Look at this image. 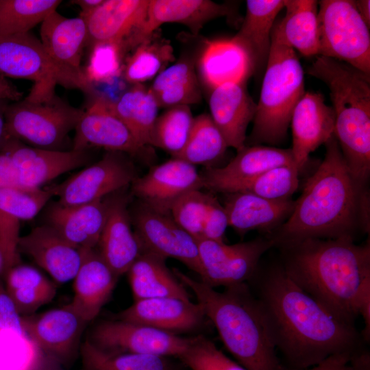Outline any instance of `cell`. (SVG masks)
Wrapping results in <instances>:
<instances>
[{"mask_svg": "<svg viewBox=\"0 0 370 370\" xmlns=\"http://www.w3.org/2000/svg\"><path fill=\"white\" fill-rule=\"evenodd\" d=\"M257 283V296L277 350L304 370L337 354L357 352L362 339L355 324L334 314L301 288L280 264Z\"/></svg>", "mask_w": 370, "mask_h": 370, "instance_id": "1", "label": "cell"}, {"mask_svg": "<svg viewBox=\"0 0 370 370\" xmlns=\"http://www.w3.org/2000/svg\"><path fill=\"white\" fill-rule=\"evenodd\" d=\"M293 212L269 234L280 248L308 238H351L369 230V194L353 180L334 135Z\"/></svg>", "mask_w": 370, "mask_h": 370, "instance_id": "2", "label": "cell"}, {"mask_svg": "<svg viewBox=\"0 0 370 370\" xmlns=\"http://www.w3.org/2000/svg\"><path fill=\"white\" fill-rule=\"evenodd\" d=\"M285 273L340 318L354 323L360 289L370 279V244L351 238H308L281 247Z\"/></svg>", "mask_w": 370, "mask_h": 370, "instance_id": "3", "label": "cell"}, {"mask_svg": "<svg viewBox=\"0 0 370 370\" xmlns=\"http://www.w3.org/2000/svg\"><path fill=\"white\" fill-rule=\"evenodd\" d=\"M173 272L194 293L238 364L247 370H287L278 356L262 307L247 283L220 292L177 269Z\"/></svg>", "mask_w": 370, "mask_h": 370, "instance_id": "4", "label": "cell"}, {"mask_svg": "<svg viewBox=\"0 0 370 370\" xmlns=\"http://www.w3.org/2000/svg\"><path fill=\"white\" fill-rule=\"evenodd\" d=\"M308 73L328 88L335 114L334 136L345 160L370 158V75L343 62L317 56Z\"/></svg>", "mask_w": 370, "mask_h": 370, "instance_id": "5", "label": "cell"}, {"mask_svg": "<svg viewBox=\"0 0 370 370\" xmlns=\"http://www.w3.org/2000/svg\"><path fill=\"white\" fill-rule=\"evenodd\" d=\"M305 91L302 66L277 21L271 33L254 125L246 145H274L284 140L293 111Z\"/></svg>", "mask_w": 370, "mask_h": 370, "instance_id": "6", "label": "cell"}, {"mask_svg": "<svg viewBox=\"0 0 370 370\" xmlns=\"http://www.w3.org/2000/svg\"><path fill=\"white\" fill-rule=\"evenodd\" d=\"M83 111L56 95L42 102L24 99L6 108L8 133L10 138L33 147L67 151L69 135L75 130Z\"/></svg>", "mask_w": 370, "mask_h": 370, "instance_id": "7", "label": "cell"}, {"mask_svg": "<svg viewBox=\"0 0 370 370\" xmlns=\"http://www.w3.org/2000/svg\"><path fill=\"white\" fill-rule=\"evenodd\" d=\"M319 53L370 75L369 27L354 1H318Z\"/></svg>", "mask_w": 370, "mask_h": 370, "instance_id": "8", "label": "cell"}, {"mask_svg": "<svg viewBox=\"0 0 370 370\" xmlns=\"http://www.w3.org/2000/svg\"><path fill=\"white\" fill-rule=\"evenodd\" d=\"M40 34V42L54 69L58 84L92 94V85L86 80L81 66L88 38L85 20L79 16L68 18L56 10L42 21Z\"/></svg>", "mask_w": 370, "mask_h": 370, "instance_id": "9", "label": "cell"}, {"mask_svg": "<svg viewBox=\"0 0 370 370\" xmlns=\"http://www.w3.org/2000/svg\"><path fill=\"white\" fill-rule=\"evenodd\" d=\"M197 241L201 280L212 288L247 283L258 272L263 254L274 247L269 236L232 245L206 238Z\"/></svg>", "mask_w": 370, "mask_h": 370, "instance_id": "10", "label": "cell"}, {"mask_svg": "<svg viewBox=\"0 0 370 370\" xmlns=\"http://www.w3.org/2000/svg\"><path fill=\"white\" fill-rule=\"evenodd\" d=\"M129 211L142 252L176 259L201 275L197 241L174 221L170 212L140 201Z\"/></svg>", "mask_w": 370, "mask_h": 370, "instance_id": "11", "label": "cell"}, {"mask_svg": "<svg viewBox=\"0 0 370 370\" xmlns=\"http://www.w3.org/2000/svg\"><path fill=\"white\" fill-rule=\"evenodd\" d=\"M192 338L147 325L118 319L103 321L92 330L90 339L97 348L110 353H130L179 358Z\"/></svg>", "mask_w": 370, "mask_h": 370, "instance_id": "12", "label": "cell"}, {"mask_svg": "<svg viewBox=\"0 0 370 370\" xmlns=\"http://www.w3.org/2000/svg\"><path fill=\"white\" fill-rule=\"evenodd\" d=\"M0 75L32 81L34 85L25 98L32 102L50 99L58 84L40 40L30 32L0 36Z\"/></svg>", "mask_w": 370, "mask_h": 370, "instance_id": "13", "label": "cell"}, {"mask_svg": "<svg viewBox=\"0 0 370 370\" xmlns=\"http://www.w3.org/2000/svg\"><path fill=\"white\" fill-rule=\"evenodd\" d=\"M125 153L108 151L95 163L56 185L58 203L77 206L103 199L132 184L136 169Z\"/></svg>", "mask_w": 370, "mask_h": 370, "instance_id": "14", "label": "cell"}, {"mask_svg": "<svg viewBox=\"0 0 370 370\" xmlns=\"http://www.w3.org/2000/svg\"><path fill=\"white\" fill-rule=\"evenodd\" d=\"M72 149L88 150L93 147L141 156L142 146L115 114L112 101L97 96L83 113L75 128Z\"/></svg>", "mask_w": 370, "mask_h": 370, "instance_id": "15", "label": "cell"}, {"mask_svg": "<svg viewBox=\"0 0 370 370\" xmlns=\"http://www.w3.org/2000/svg\"><path fill=\"white\" fill-rule=\"evenodd\" d=\"M1 152L10 157L18 186L39 188L60 175L88 164V150H49L26 145L10 138Z\"/></svg>", "mask_w": 370, "mask_h": 370, "instance_id": "16", "label": "cell"}, {"mask_svg": "<svg viewBox=\"0 0 370 370\" xmlns=\"http://www.w3.org/2000/svg\"><path fill=\"white\" fill-rule=\"evenodd\" d=\"M234 8L210 0H149L143 25L125 42L127 52L151 36L163 24L176 23L195 34L208 21L221 16L232 17Z\"/></svg>", "mask_w": 370, "mask_h": 370, "instance_id": "17", "label": "cell"}, {"mask_svg": "<svg viewBox=\"0 0 370 370\" xmlns=\"http://www.w3.org/2000/svg\"><path fill=\"white\" fill-rule=\"evenodd\" d=\"M131 184L140 201L166 212L185 193L204 188L201 173L195 166L174 158L152 166Z\"/></svg>", "mask_w": 370, "mask_h": 370, "instance_id": "18", "label": "cell"}, {"mask_svg": "<svg viewBox=\"0 0 370 370\" xmlns=\"http://www.w3.org/2000/svg\"><path fill=\"white\" fill-rule=\"evenodd\" d=\"M22 320L25 334L38 349L61 364L75 356L88 323L69 304Z\"/></svg>", "mask_w": 370, "mask_h": 370, "instance_id": "19", "label": "cell"}, {"mask_svg": "<svg viewBox=\"0 0 370 370\" xmlns=\"http://www.w3.org/2000/svg\"><path fill=\"white\" fill-rule=\"evenodd\" d=\"M293 147L291 149L299 171L310 154L334 135L335 114L319 92L305 91L291 119Z\"/></svg>", "mask_w": 370, "mask_h": 370, "instance_id": "20", "label": "cell"}, {"mask_svg": "<svg viewBox=\"0 0 370 370\" xmlns=\"http://www.w3.org/2000/svg\"><path fill=\"white\" fill-rule=\"evenodd\" d=\"M295 164L291 149L245 145L223 167H208L201 173L203 186L210 190L228 193L234 186L272 168Z\"/></svg>", "mask_w": 370, "mask_h": 370, "instance_id": "21", "label": "cell"}, {"mask_svg": "<svg viewBox=\"0 0 370 370\" xmlns=\"http://www.w3.org/2000/svg\"><path fill=\"white\" fill-rule=\"evenodd\" d=\"M205 314L200 305L177 297H162L134 301L114 319L136 323L178 334L196 330Z\"/></svg>", "mask_w": 370, "mask_h": 370, "instance_id": "22", "label": "cell"}, {"mask_svg": "<svg viewBox=\"0 0 370 370\" xmlns=\"http://www.w3.org/2000/svg\"><path fill=\"white\" fill-rule=\"evenodd\" d=\"M246 83L223 84L212 90L209 97L211 119L227 147L236 151L246 145L247 129L256 111V103L249 95Z\"/></svg>", "mask_w": 370, "mask_h": 370, "instance_id": "23", "label": "cell"}, {"mask_svg": "<svg viewBox=\"0 0 370 370\" xmlns=\"http://www.w3.org/2000/svg\"><path fill=\"white\" fill-rule=\"evenodd\" d=\"M111 196L82 205L58 202L49 209L47 225L66 241L81 249L97 247L109 212Z\"/></svg>", "mask_w": 370, "mask_h": 370, "instance_id": "24", "label": "cell"}, {"mask_svg": "<svg viewBox=\"0 0 370 370\" xmlns=\"http://www.w3.org/2000/svg\"><path fill=\"white\" fill-rule=\"evenodd\" d=\"M19 250L60 283L74 279L82 260V249L69 243L47 224L21 236Z\"/></svg>", "mask_w": 370, "mask_h": 370, "instance_id": "25", "label": "cell"}, {"mask_svg": "<svg viewBox=\"0 0 370 370\" xmlns=\"http://www.w3.org/2000/svg\"><path fill=\"white\" fill-rule=\"evenodd\" d=\"M128 201L125 195L111 196L108 218L97 245L101 256L118 277L127 273L142 254L132 224Z\"/></svg>", "mask_w": 370, "mask_h": 370, "instance_id": "26", "label": "cell"}, {"mask_svg": "<svg viewBox=\"0 0 370 370\" xmlns=\"http://www.w3.org/2000/svg\"><path fill=\"white\" fill-rule=\"evenodd\" d=\"M223 194L228 226L241 236L251 230L271 234L288 219L295 206L291 198L273 200L244 192Z\"/></svg>", "mask_w": 370, "mask_h": 370, "instance_id": "27", "label": "cell"}, {"mask_svg": "<svg viewBox=\"0 0 370 370\" xmlns=\"http://www.w3.org/2000/svg\"><path fill=\"white\" fill-rule=\"evenodd\" d=\"M82 251V263L73 279V297L69 306L88 323L109 299L119 277L103 260L97 247Z\"/></svg>", "mask_w": 370, "mask_h": 370, "instance_id": "28", "label": "cell"}, {"mask_svg": "<svg viewBox=\"0 0 370 370\" xmlns=\"http://www.w3.org/2000/svg\"><path fill=\"white\" fill-rule=\"evenodd\" d=\"M246 5L241 28L232 38L246 53L253 75L259 77L267 66L272 30L284 0H248Z\"/></svg>", "mask_w": 370, "mask_h": 370, "instance_id": "29", "label": "cell"}, {"mask_svg": "<svg viewBox=\"0 0 370 370\" xmlns=\"http://www.w3.org/2000/svg\"><path fill=\"white\" fill-rule=\"evenodd\" d=\"M149 0H104L86 18V47L106 41L125 42L145 20ZM125 46V45H124Z\"/></svg>", "mask_w": 370, "mask_h": 370, "instance_id": "30", "label": "cell"}, {"mask_svg": "<svg viewBox=\"0 0 370 370\" xmlns=\"http://www.w3.org/2000/svg\"><path fill=\"white\" fill-rule=\"evenodd\" d=\"M201 80L210 91L229 82H247L253 75L249 59L232 38L206 40L200 53Z\"/></svg>", "mask_w": 370, "mask_h": 370, "instance_id": "31", "label": "cell"}, {"mask_svg": "<svg viewBox=\"0 0 370 370\" xmlns=\"http://www.w3.org/2000/svg\"><path fill=\"white\" fill-rule=\"evenodd\" d=\"M165 261L159 256L143 251L133 263L127 273L134 301L162 297L190 300L185 286Z\"/></svg>", "mask_w": 370, "mask_h": 370, "instance_id": "32", "label": "cell"}, {"mask_svg": "<svg viewBox=\"0 0 370 370\" xmlns=\"http://www.w3.org/2000/svg\"><path fill=\"white\" fill-rule=\"evenodd\" d=\"M284 8L285 15L279 23L287 43L304 56H319L318 1L284 0Z\"/></svg>", "mask_w": 370, "mask_h": 370, "instance_id": "33", "label": "cell"}, {"mask_svg": "<svg viewBox=\"0 0 370 370\" xmlns=\"http://www.w3.org/2000/svg\"><path fill=\"white\" fill-rule=\"evenodd\" d=\"M159 108L189 106L198 103L201 92L193 64L178 62L163 70L149 88Z\"/></svg>", "mask_w": 370, "mask_h": 370, "instance_id": "34", "label": "cell"}, {"mask_svg": "<svg viewBox=\"0 0 370 370\" xmlns=\"http://www.w3.org/2000/svg\"><path fill=\"white\" fill-rule=\"evenodd\" d=\"M115 114L126 125L143 147L150 145L151 134L160 108L149 88L134 84L116 101H112Z\"/></svg>", "mask_w": 370, "mask_h": 370, "instance_id": "35", "label": "cell"}, {"mask_svg": "<svg viewBox=\"0 0 370 370\" xmlns=\"http://www.w3.org/2000/svg\"><path fill=\"white\" fill-rule=\"evenodd\" d=\"M123 65L125 79L140 84L156 77L175 60L174 49L169 40L154 32L138 45Z\"/></svg>", "mask_w": 370, "mask_h": 370, "instance_id": "36", "label": "cell"}, {"mask_svg": "<svg viewBox=\"0 0 370 370\" xmlns=\"http://www.w3.org/2000/svg\"><path fill=\"white\" fill-rule=\"evenodd\" d=\"M227 145L209 114L194 117L188 138L173 158L193 165L210 166L225 153Z\"/></svg>", "mask_w": 370, "mask_h": 370, "instance_id": "37", "label": "cell"}, {"mask_svg": "<svg viewBox=\"0 0 370 370\" xmlns=\"http://www.w3.org/2000/svg\"><path fill=\"white\" fill-rule=\"evenodd\" d=\"M82 370H175L168 358L104 352L86 340L81 347Z\"/></svg>", "mask_w": 370, "mask_h": 370, "instance_id": "38", "label": "cell"}, {"mask_svg": "<svg viewBox=\"0 0 370 370\" xmlns=\"http://www.w3.org/2000/svg\"><path fill=\"white\" fill-rule=\"evenodd\" d=\"M62 3L60 0H0V36L29 32Z\"/></svg>", "mask_w": 370, "mask_h": 370, "instance_id": "39", "label": "cell"}, {"mask_svg": "<svg viewBox=\"0 0 370 370\" xmlns=\"http://www.w3.org/2000/svg\"><path fill=\"white\" fill-rule=\"evenodd\" d=\"M194 117L189 106H177L158 116L154 123L150 145L169 152L173 157L184 147Z\"/></svg>", "mask_w": 370, "mask_h": 370, "instance_id": "40", "label": "cell"}, {"mask_svg": "<svg viewBox=\"0 0 370 370\" xmlns=\"http://www.w3.org/2000/svg\"><path fill=\"white\" fill-rule=\"evenodd\" d=\"M299 172L295 164L276 166L234 186L228 193H249L273 200L288 199L298 187Z\"/></svg>", "mask_w": 370, "mask_h": 370, "instance_id": "41", "label": "cell"}, {"mask_svg": "<svg viewBox=\"0 0 370 370\" xmlns=\"http://www.w3.org/2000/svg\"><path fill=\"white\" fill-rule=\"evenodd\" d=\"M56 186L39 188H0V211L19 221L33 219L56 195Z\"/></svg>", "mask_w": 370, "mask_h": 370, "instance_id": "42", "label": "cell"}, {"mask_svg": "<svg viewBox=\"0 0 370 370\" xmlns=\"http://www.w3.org/2000/svg\"><path fill=\"white\" fill-rule=\"evenodd\" d=\"M126 53L123 42L106 41L90 47L88 62L84 73L88 82L111 83L123 72Z\"/></svg>", "mask_w": 370, "mask_h": 370, "instance_id": "43", "label": "cell"}, {"mask_svg": "<svg viewBox=\"0 0 370 370\" xmlns=\"http://www.w3.org/2000/svg\"><path fill=\"white\" fill-rule=\"evenodd\" d=\"M193 190L180 197L171 206L174 221L197 241L202 238L203 225L212 194Z\"/></svg>", "mask_w": 370, "mask_h": 370, "instance_id": "44", "label": "cell"}, {"mask_svg": "<svg viewBox=\"0 0 370 370\" xmlns=\"http://www.w3.org/2000/svg\"><path fill=\"white\" fill-rule=\"evenodd\" d=\"M179 358L192 370H247L203 335L193 337L190 345Z\"/></svg>", "mask_w": 370, "mask_h": 370, "instance_id": "45", "label": "cell"}, {"mask_svg": "<svg viewBox=\"0 0 370 370\" xmlns=\"http://www.w3.org/2000/svg\"><path fill=\"white\" fill-rule=\"evenodd\" d=\"M20 221L0 211V250L8 272L18 262Z\"/></svg>", "mask_w": 370, "mask_h": 370, "instance_id": "46", "label": "cell"}, {"mask_svg": "<svg viewBox=\"0 0 370 370\" xmlns=\"http://www.w3.org/2000/svg\"><path fill=\"white\" fill-rule=\"evenodd\" d=\"M19 314H30L54 297L56 287L53 284L42 288H20L8 291Z\"/></svg>", "mask_w": 370, "mask_h": 370, "instance_id": "47", "label": "cell"}, {"mask_svg": "<svg viewBox=\"0 0 370 370\" xmlns=\"http://www.w3.org/2000/svg\"><path fill=\"white\" fill-rule=\"evenodd\" d=\"M228 220L225 208L212 195L203 225L202 238L225 242V234Z\"/></svg>", "mask_w": 370, "mask_h": 370, "instance_id": "48", "label": "cell"}, {"mask_svg": "<svg viewBox=\"0 0 370 370\" xmlns=\"http://www.w3.org/2000/svg\"><path fill=\"white\" fill-rule=\"evenodd\" d=\"M7 273L8 291L20 288H42L53 285L38 269L29 265H16Z\"/></svg>", "mask_w": 370, "mask_h": 370, "instance_id": "49", "label": "cell"}, {"mask_svg": "<svg viewBox=\"0 0 370 370\" xmlns=\"http://www.w3.org/2000/svg\"><path fill=\"white\" fill-rule=\"evenodd\" d=\"M5 330L27 335L23 329L22 317L12 299L0 286V331Z\"/></svg>", "mask_w": 370, "mask_h": 370, "instance_id": "50", "label": "cell"}, {"mask_svg": "<svg viewBox=\"0 0 370 370\" xmlns=\"http://www.w3.org/2000/svg\"><path fill=\"white\" fill-rule=\"evenodd\" d=\"M353 354L352 353L334 354L318 365L304 370H349L350 360Z\"/></svg>", "mask_w": 370, "mask_h": 370, "instance_id": "51", "label": "cell"}, {"mask_svg": "<svg viewBox=\"0 0 370 370\" xmlns=\"http://www.w3.org/2000/svg\"><path fill=\"white\" fill-rule=\"evenodd\" d=\"M8 186L19 187L10 157L5 152H0V188Z\"/></svg>", "mask_w": 370, "mask_h": 370, "instance_id": "52", "label": "cell"}, {"mask_svg": "<svg viewBox=\"0 0 370 370\" xmlns=\"http://www.w3.org/2000/svg\"><path fill=\"white\" fill-rule=\"evenodd\" d=\"M23 93L5 77L0 75V101H18Z\"/></svg>", "mask_w": 370, "mask_h": 370, "instance_id": "53", "label": "cell"}, {"mask_svg": "<svg viewBox=\"0 0 370 370\" xmlns=\"http://www.w3.org/2000/svg\"><path fill=\"white\" fill-rule=\"evenodd\" d=\"M349 370H370V356L368 352H356L351 358Z\"/></svg>", "mask_w": 370, "mask_h": 370, "instance_id": "54", "label": "cell"}, {"mask_svg": "<svg viewBox=\"0 0 370 370\" xmlns=\"http://www.w3.org/2000/svg\"><path fill=\"white\" fill-rule=\"evenodd\" d=\"M29 370H64L62 364L55 358L45 355L40 357L33 367Z\"/></svg>", "mask_w": 370, "mask_h": 370, "instance_id": "55", "label": "cell"}, {"mask_svg": "<svg viewBox=\"0 0 370 370\" xmlns=\"http://www.w3.org/2000/svg\"><path fill=\"white\" fill-rule=\"evenodd\" d=\"M8 104V101H0V152L10 138L8 133L5 116V110Z\"/></svg>", "mask_w": 370, "mask_h": 370, "instance_id": "56", "label": "cell"}, {"mask_svg": "<svg viewBox=\"0 0 370 370\" xmlns=\"http://www.w3.org/2000/svg\"><path fill=\"white\" fill-rule=\"evenodd\" d=\"M104 0H75L71 1L73 4L78 5L81 12L79 16L85 18L97 9Z\"/></svg>", "mask_w": 370, "mask_h": 370, "instance_id": "57", "label": "cell"}, {"mask_svg": "<svg viewBox=\"0 0 370 370\" xmlns=\"http://www.w3.org/2000/svg\"><path fill=\"white\" fill-rule=\"evenodd\" d=\"M356 8L365 23L370 27V1H354Z\"/></svg>", "mask_w": 370, "mask_h": 370, "instance_id": "58", "label": "cell"}, {"mask_svg": "<svg viewBox=\"0 0 370 370\" xmlns=\"http://www.w3.org/2000/svg\"><path fill=\"white\" fill-rule=\"evenodd\" d=\"M4 267V261H3V257L2 255V253L0 250V271L3 270Z\"/></svg>", "mask_w": 370, "mask_h": 370, "instance_id": "59", "label": "cell"}]
</instances>
